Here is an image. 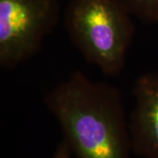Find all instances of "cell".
Returning <instances> with one entry per match:
<instances>
[{"label":"cell","mask_w":158,"mask_h":158,"mask_svg":"<svg viewBox=\"0 0 158 158\" xmlns=\"http://www.w3.org/2000/svg\"><path fill=\"white\" fill-rule=\"evenodd\" d=\"M76 158H131L128 121L120 90L77 70L44 98Z\"/></svg>","instance_id":"1"},{"label":"cell","mask_w":158,"mask_h":158,"mask_svg":"<svg viewBox=\"0 0 158 158\" xmlns=\"http://www.w3.org/2000/svg\"><path fill=\"white\" fill-rule=\"evenodd\" d=\"M132 14L120 0H70L64 25L74 47L108 77L119 76L135 34Z\"/></svg>","instance_id":"2"},{"label":"cell","mask_w":158,"mask_h":158,"mask_svg":"<svg viewBox=\"0 0 158 158\" xmlns=\"http://www.w3.org/2000/svg\"><path fill=\"white\" fill-rule=\"evenodd\" d=\"M58 0H0V66L13 69L34 55L60 18Z\"/></svg>","instance_id":"3"},{"label":"cell","mask_w":158,"mask_h":158,"mask_svg":"<svg viewBox=\"0 0 158 158\" xmlns=\"http://www.w3.org/2000/svg\"><path fill=\"white\" fill-rule=\"evenodd\" d=\"M135 106L128 120L133 154L158 158V72H147L136 79Z\"/></svg>","instance_id":"4"},{"label":"cell","mask_w":158,"mask_h":158,"mask_svg":"<svg viewBox=\"0 0 158 158\" xmlns=\"http://www.w3.org/2000/svg\"><path fill=\"white\" fill-rule=\"evenodd\" d=\"M133 16L148 23H158V0H120Z\"/></svg>","instance_id":"5"},{"label":"cell","mask_w":158,"mask_h":158,"mask_svg":"<svg viewBox=\"0 0 158 158\" xmlns=\"http://www.w3.org/2000/svg\"><path fill=\"white\" fill-rule=\"evenodd\" d=\"M52 158H76L71 152L68 144L62 140L58 143L56 148V150L53 154Z\"/></svg>","instance_id":"6"}]
</instances>
